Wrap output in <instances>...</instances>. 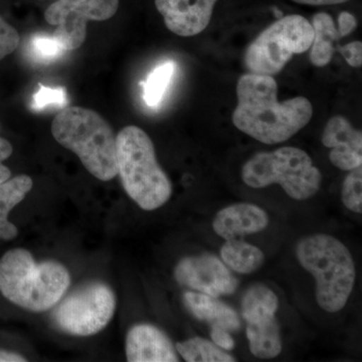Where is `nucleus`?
I'll list each match as a JSON object with an SVG mask.
<instances>
[{"instance_id":"3","label":"nucleus","mask_w":362,"mask_h":362,"mask_svg":"<svg viewBox=\"0 0 362 362\" xmlns=\"http://www.w3.org/2000/svg\"><path fill=\"white\" fill-rule=\"evenodd\" d=\"M117 170L125 192L142 209L156 211L173 195V185L157 162L153 142L130 125L116 136Z\"/></svg>"},{"instance_id":"28","label":"nucleus","mask_w":362,"mask_h":362,"mask_svg":"<svg viewBox=\"0 0 362 362\" xmlns=\"http://www.w3.org/2000/svg\"><path fill=\"white\" fill-rule=\"evenodd\" d=\"M211 337L216 346L223 350H232L235 347V340L228 330L220 327H211Z\"/></svg>"},{"instance_id":"13","label":"nucleus","mask_w":362,"mask_h":362,"mask_svg":"<svg viewBox=\"0 0 362 362\" xmlns=\"http://www.w3.org/2000/svg\"><path fill=\"white\" fill-rule=\"evenodd\" d=\"M324 146L330 148L329 158L335 168L344 171L362 165V133L354 129L346 118L334 116L323 131Z\"/></svg>"},{"instance_id":"7","label":"nucleus","mask_w":362,"mask_h":362,"mask_svg":"<svg viewBox=\"0 0 362 362\" xmlns=\"http://www.w3.org/2000/svg\"><path fill=\"white\" fill-rule=\"evenodd\" d=\"M313 40V28L304 16L280 18L247 47L245 64L252 74L276 75L294 54L308 51Z\"/></svg>"},{"instance_id":"1","label":"nucleus","mask_w":362,"mask_h":362,"mask_svg":"<svg viewBox=\"0 0 362 362\" xmlns=\"http://www.w3.org/2000/svg\"><path fill=\"white\" fill-rule=\"evenodd\" d=\"M277 93V82L272 76H242L237 85L233 125L264 144H278L296 135L310 122L313 107L302 96L280 103Z\"/></svg>"},{"instance_id":"26","label":"nucleus","mask_w":362,"mask_h":362,"mask_svg":"<svg viewBox=\"0 0 362 362\" xmlns=\"http://www.w3.org/2000/svg\"><path fill=\"white\" fill-rule=\"evenodd\" d=\"M338 51L349 65L354 68H359L362 65V44L361 42H350L349 45L338 47Z\"/></svg>"},{"instance_id":"19","label":"nucleus","mask_w":362,"mask_h":362,"mask_svg":"<svg viewBox=\"0 0 362 362\" xmlns=\"http://www.w3.org/2000/svg\"><path fill=\"white\" fill-rule=\"evenodd\" d=\"M221 257L228 268L240 274L254 273L265 261L264 252L244 239L226 240L221 249Z\"/></svg>"},{"instance_id":"5","label":"nucleus","mask_w":362,"mask_h":362,"mask_svg":"<svg viewBox=\"0 0 362 362\" xmlns=\"http://www.w3.org/2000/svg\"><path fill=\"white\" fill-rule=\"evenodd\" d=\"M300 265L316 281V301L324 311L335 313L349 302L356 270L349 250L329 235H310L298 243Z\"/></svg>"},{"instance_id":"21","label":"nucleus","mask_w":362,"mask_h":362,"mask_svg":"<svg viewBox=\"0 0 362 362\" xmlns=\"http://www.w3.org/2000/svg\"><path fill=\"white\" fill-rule=\"evenodd\" d=\"M175 71V64L173 62H165L154 69L147 78L146 82L143 83L144 87V101L150 107H156L160 103L169 83L173 78Z\"/></svg>"},{"instance_id":"10","label":"nucleus","mask_w":362,"mask_h":362,"mask_svg":"<svg viewBox=\"0 0 362 362\" xmlns=\"http://www.w3.org/2000/svg\"><path fill=\"white\" fill-rule=\"evenodd\" d=\"M178 284L211 297L230 295L238 287V281L228 267L211 254L187 257L175 269Z\"/></svg>"},{"instance_id":"20","label":"nucleus","mask_w":362,"mask_h":362,"mask_svg":"<svg viewBox=\"0 0 362 362\" xmlns=\"http://www.w3.org/2000/svg\"><path fill=\"white\" fill-rule=\"evenodd\" d=\"M176 351L187 362H235V358L214 343L201 337L178 342Z\"/></svg>"},{"instance_id":"14","label":"nucleus","mask_w":362,"mask_h":362,"mask_svg":"<svg viewBox=\"0 0 362 362\" xmlns=\"http://www.w3.org/2000/svg\"><path fill=\"white\" fill-rule=\"evenodd\" d=\"M126 356L130 362H177L173 342L156 326L137 324L126 337Z\"/></svg>"},{"instance_id":"17","label":"nucleus","mask_w":362,"mask_h":362,"mask_svg":"<svg viewBox=\"0 0 362 362\" xmlns=\"http://www.w3.org/2000/svg\"><path fill=\"white\" fill-rule=\"evenodd\" d=\"M33 185L32 177L25 175L0 183V240H11L18 237V228L8 221V214L25 199Z\"/></svg>"},{"instance_id":"11","label":"nucleus","mask_w":362,"mask_h":362,"mask_svg":"<svg viewBox=\"0 0 362 362\" xmlns=\"http://www.w3.org/2000/svg\"><path fill=\"white\" fill-rule=\"evenodd\" d=\"M279 305L269 300H256L242 307L247 322L250 350L258 358H275L282 352L280 331L276 313Z\"/></svg>"},{"instance_id":"18","label":"nucleus","mask_w":362,"mask_h":362,"mask_svg":"<svg viewBox=\"0 0 362 362\" xmlns=\"http://www.w3.org/2000/svg\"><path fill=\"white\" fill-rule=\"evenodd\" d=\"M314 40L311 45L310 61L314 66H325L334 54L333 42L341 39L332 16L326 13H316L312 18Z\"/></svg>"},{"instance_id":"16","label":"nucleus","mask_w":362,"mask_h":362,"mask_svg":"<svg viewBox=\"0 0 362 362\" xmlns=\"http://www.w3.org/2000/svg\"><path fill=\"white\" fill-rule=\"evenodd\" d=\"M183 299L188 310L199 320L211 324V327L223 328L228 332L240 329V321L237 312L216 297L202 293L187 292Z\"/></svg>"},{"instance_id":"30","label":"nucleus","mask_w":362,"mask_h":362,"mask_svg":"<svg viewBox=\"0 0 362 362\" xmlns=\"http://www.w3.org/2000/svg\"><path fill=\"white\" fill-rule=\"evenodd\" d=\"M296 4L305 6H334V4H344L349 0H292Z\"/></svg>"},{"instance_id":"12","label":"nucleus","mask_w":362,"mask_h":362,"mask_svg":"<svg viewBox=\"0 0 362 362\" xmlns=\"http://www.w3.org/2000/svg\"><path fill=\"white\" fill-rule=\"evenodd\" d=\"M218 0H156L166 28L180 37H194L204 32L213 16Z\"/></svg>"},{"instance_id":"29","label":"nucleus","mask_w":362,"mask_h":362,"mask_svg":"<svg viewBox=\"0 0 362 362\" xmlns=\"http://www.w3.org/2000/svg\"><path fill=\"white\" fill-rule=\"evenodd\" d=\"M357 28V21L354 14L343 11L338 18V32L341 37H347Z\"/></svg>"},{"instance_id":"2","label":"nucleus","mask_w":362,"mask_h":362,"mask_svg":"<svg viewBox=\"0 0 362 362\" xmlns=\"http://www.w3.org/2000/svg\"><path fill=\"white\" fill-rule=\"evenodd\" d=\"M71 284L68 269L56 261L37 264L25 249L0 259V293L11 303L33 312L54 308Z\"/></svg>"},{"instance_id":"4","label":"nucleus","mask_w":362,"mask_h":362,"mask_svg":"<svg viewBox=\"0 0 362 362\" xmlns=\"http://www.w3.org/2000/svg\"><path fill=\"white\" fill-rule=\"evenodd\" d=\"M52 134L98 180L110 181L118 175L116 136L97 112L84 107H65L52 120Z\"/></svg>"},{"instance_id":"15","label":"nucleus","mask_w":362,"mask_h":362,"mask_svg":"<svg viewBox=\"0 0 362 362\" xmlns=\"http://www.w3.org/2000/svg\"><path fill=\"white\" fill-rule=\"evenodd\" d=\"M268 214L252 204H235L225 207L214 218L213 228L223 239H243L265 230L269 225Z\"/></svg>"},{"instance_id":"31","label":"nucleus","mask_w":362,"mask_h":362,"mask_svg":"<svg viewBox=\"0 0 362 362\" xmlns=\"http://www.w3.org/2000/svg\"><path fill=\"white\" fill-rule=\"evenodd\" d=\"M28 359L16 352L7 351L0 349V362H25Z\"/></svg>"},{"instance_id":"9","label":"nucleus","mask_w":362,"mask_h":362,"mask_svg":"<svg viewBox=\"0 0 362 362\" xmlns=\"http://www.w3.org/2000/svg\"><path fill=\"white\" fill-rule=\"evenodd\" d=\"M119 0H58L45 13L49 25L57 26L52 37L65 51L84 44L89 21L110 20L118 11Z\"/></svg>"},{"instance_id":"8","label":"nucleus","mask_w":362,"mask_h":362,"mask_svg":"<svg viewBox=\"0 0 362 362\" xmlns=\"http://www.w3.org/2000/svg\"><path fill=\"white\" fill-rule=\"evenodd\" d=\"M56 306L52 318L59 329L75 337H90L110 323L116 296L105 283L90 282L62 298Z\"/></svg>"},{"instance_id":"23","label":"nucleus","mask_w":362,"mask_h":362,"mask_svg":"<svg viewBox=\"0 0 362 362\" xmlns=\"http://www.w3.org/2000/svg\"><path fill=\"white\" fill-rule=\"evenodd\" d=\"M32 49L35 57L45 59V61L58 59L65 52V49L52 37V35L49 37L47 35H39L33 37Z\"/></svg>"},{"instance_id":"25","label":"nucleus","mask_w":362,"mask_h":362,"mask_svg":"<svg viewBox=\"0 0 362 362\" xmlns=\"http://www.w3.org/2000/svg\"><path fill=\"white\" fill-rule=\"evenodd\" d=\"M20 40L18 30L0 16V61L18 49Z\"/></svg>"},{"instance_id":"27","label":"nucleus","mask_w":362,"mask_h":362,"mask_svg":"<svg viewBox=\"0 0 362 362\" xmlns=\"http://www.w3.org/2000/svg\"><path fill=\"white\" fill-rule=\"evenodd\" d=\"M13 148L11 143L0 137V183L9 180L11 176V169L4 165V161L11 156Z\"/></svg>"},{"instance_id":"24","label":"nucleus","mask_w":362,"mask_h":362,"mask_svg":"<svg viewBox=\"0 0 362 362\" xmlns=\"http://www.w3.org/2000/svg\"><path fill=\"white\" fill-rule=\"evenodd\" d=\"M66 94L63 88H47L40 84V90L33 96V106L37 109H44L49 105L65 106Z\"/></svg>"},{"instance_id":"22","label":"nucleus","mask_w":362,"mask_h":362,"mask_svg":"<svg viewBox=\"0 0 362 362\" xmlns=\"http://www.w3.org/2000/svg\"><path fill=\"white\" fill-rule=\"evenodd\" d=\"M343 204L356 214L362 213V168L352 169L342 185Z\"/></svg>"},{"instance_id":"6","label":"nucleus","mask_w":362,"mask_h":362,"mask_svg":"<svg viewBox=\"0 0 362 362\" xmlns=\"http://www.w3.org/2000/svg\"><path fill=\"white\" fill-rule=\"evenodd\" d=\"M242 178L252 188L280 185L286 194L296 201L314 197L322 182V175L313 165L311 157L297 147H282L256 154L243 166Z\"/></svg>"}]
</instances>
